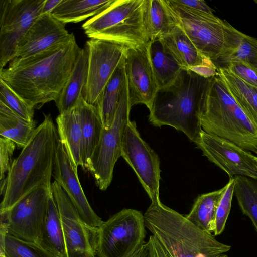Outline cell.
Returning <instances> with one entry per match:
<instances>
[{
    "mask_svg": "<svg viewBox=\"0 0 257 257\" xmlns=\"http://www.w3.org/2000/svg\"><path fill=\"white\" fill-rule=\"evenodd\" d=\"M81 50L74 36L33 56L11 61L7 68L0 71V79L29 105L39 109L59 98Z\"/></svg>",
    "mask_w": 257,
    "mask_h": 257,
    "instance_id": "6da1fadb",
    "label": "cell"
},
{
    "mask_svg": "<svg viewBox=\"0 0 257 257\" xmlns=\"http://www.w3.org/2000/svg\"><path fill=\"white\" fill-rule=\"evenodd\" d=\"M44 116L30 141L13 160L7 177L1 181V193L4 195L0 213L9 210L36 187L52 184L59 139L51 115Z\"/></svg>",
    "mask_w": 257,
    "mask_h": 257,
    "instance_id": "7a4b0ae2",
    "label": "cell"
},
{
    "mask_svg": "<svg viewBox=\"0 0 257 257\" xmlns=\"http://www.w3.org/2000/svg\"><path fill=\"white\" fill-rule=\"evenodd\" d=\"M209 78L183 68L173 82L158 89L149 122L155 126H172L195 143L202 130V104Z\"/></svg>",
    "mask_w": 257,
    "mask_h": 257,
    "instance_id": "3957f363",
    "label": "cell"
},
{
    "mask_svg": "<svg viewBox=\"0 0 257 257\" xmlns=\"http://www.w3.org/2000/svg\"><path fill=\"white\" fill-rule=\"evenodd\" d=\"M144 217L146 227L170 257H217L231 249L160 201L151 202Z\"/></svg>",
    "mask_w": 257,
    "mask_h": 257,
    "instance_id": "277c9868",
    "label": "cell"
},
{
    "mask_svg": "<svg viewBox=\"0 0 257 257\" xmlns=\"http://www.w3.org/2000/svg\"><path fill=\"white\" fill-rule=\"evenodd\" d=\"M201 128L248 151L257 152V126L229 92L218 74L208 79L203 96Z\"/></svg>",
    "mask_w": 257,
    "mask_h": 257,
    "instance_id": "5b68a950",
    "label": "cell"
},
{
    "mask_svg": "<svg viewBox=\"0 0 257 257\" xmlns=\"http://www.w3.org/2000/svg\"><path fill=\"white\" fill-rule=\"evenodd\" d=\"M168 2L197 50L216 67L236 50L245 35L214 15L187 10Z\"/></svg>",
    "mask_w": 257,
    "mask_h": 257,
    "instance_id": "8992f818",
    "label": "cell"
},
{
    "mask_svg": "<svg viewBox=\"0 0 257 257\" xmlns=\"http://www.w3.org/2000/svg\"><path fill=\"white\" fill-rule=\"evenodd\" d=\"M144 0H116L109 8L93 16L82 27L89 38L113 41L127 47L149 42L144 30Z\"/></svg>",
    "mask_w": 257,
    "mask_h": 257,
    "instance_id": "52a82bcc",
    "label": "cell"
},
{
    "mask_svg": "<svg viewBox=\"0 0 257 257\" xmlns=\"http://www.w3.org/2000/svg\"><path fill=\"white\" fill-rule=\"evenodd\" d=\"M131 108L126 81L113 122L109 128H103L98 144L88 164L87 171L101 190H106L111 182L115 164L121 156L123 134L130 121Z\"/></svg>",
    "mask_w": 257,
    "mask_h": 257,
    "instance_id": "ba28073f",
    "label": "cell"
},
{
    "mask_svg": "<svg viewBox=\"0 0 257 257\" xmlns=\"http://www.w3.org/2000/svg\"><path fill=\"white\" fill-rule=\"evenodd\" d=\"M144 215L133 209H123L98 227L96 257H124L146 242Z\"/></svg>",
    "mask_w": 257,
    "mask_h": 257,
    "instance_id": "9c48e42d",
    "label": "cell"
},
{
    "mask_svg": "<svg viewBox=\"0 0 257 257\" xmlns=\"http://www.w3.org/2000/svg\"><path fill=\"white\" fill-rule=\"evenodd\" d=\"M52 184L36 187L9 210L0 213V229L21 239L39 243Z\"/></svg>",
    "mask_w": 257,
    "mask_h": 257,
    "instance_id": "30bf717a",
    "label": "cell"
},
{
    "mask_svg": "<svg viewBox=\"0 0 257 257\" xmlns=\"http://www.w3.org/2000/svg\"><path fill=\"white\" fill-rule=\"evenodd\" d=\"M45 0H0V71L14 57L21 39L42 14Z\"/></svg>",
    "mask_w": 257,
    "mask_h": 257,
    "instance_id": "8fae6325",
    "label": "cell"
},
{
    "mask_svg": "<svg viewBox=\"0 0 257 257\" xmlns=\"http://www.w3.org/2000/svg\"><path fill=\"white\" fill-rule=\"evenodd\" d=\"M53 195L59 211L67 257H96L98 227L87 225L62 188L52 183Z\"/></svg>",
    "mask_w": 257,
    "mask_h": 257,
    "instance_id": "7c38bea8",
    "label": "cell"
},
{
    "mask_svg": "<svg viewBox=\"0 0 257 257\" xmlns=\"http://www.w3.org/2000/svg\"><path fill=\"white\" fill-rule=\"evenodd\" d=\"M121 156L135 172L151 202L160 201V159L142 138L136 122L129 121L123 134Z\"/></svg>",
    "mask_w": 257,
    "mask_h": 257,
    "instance_id": "4fadbf2b",
    "label": "cell"
},
{
    "mask_svg": "<svg viewBox=\"0 0 257 257\" xmlns=\"http://www.w3.org/2000/svg\"><path fill=\"white\" fill-rule=\"evenodd\" d=\"M86 44L89 53L88 70L82 94L86 102L94 105L123 58L127 46L95 38H91Z\"/></svg>",
    "mask_w": 257,
    "mask_h": 257,
    "instance_id": "5bb4252c",
    "label": "cell"
},
{
    "mask_svg": "<svg viewBox=\"0 0 257 257\" xmlns=\"http://www.w3.org/2000/svg\"><path fill=\"white\" fill-rule=\"evenodd\" d=\"M203 155L229 178L242 176L257 179V157L227 140L202 130L195 143Z\"/></svg>",
    "mask_w": 257,
    "mask_h": 257,
    "instance_id": "9a60e30c",
    "label": "cell"
},
{
    "mask_svg": "<svg viewBox=\"0 0 257 257\" xmlns=\"http://www.w3.org/2000/svg\"><path fill=\"white\" fill-rule=\"evenodd\" d=\"M148 45V43L127 47L124 67L131 107L143 104L150 110L158 86L150 60Z\"/></svg>",
    "mask_w": 257,
    "mask_h": 257,
    "instance_id": "2e32d148",
    "label": "cell"
},
{
    "mask_svg": "<svg viewBox=\"0 0 257 257\" xmlns=\"http://www.w3.org/2000/svg\"><path fill=\"white\" fill-rule=\"evenodd\" d=\"M65 24L50 13L42 14L20 41L11 61L27 58L71 40L74 35L66 29Z\"/></svg>",
    "mask_w": 257,
    "mask_h": 257,
    "instance_id": "e0dca14e",
    "label": "cell"
},
{
    "mask_svg": "<svg viewBox=\"0 0 257 257\" xmlns=\"http://www.w3.org/2000/svg\"><path fill=\"white\" fill-rule=\"evenodd\" d=\"M53 176L66 192L82 219L90 226L99 227L103 221L90 206L80 183L77 169L59 140Z\"/></svg>",
    "mask_w": 257,
    "mask_h": 257,
    "instance_id": "ac0fdd59",
    "label": "cell"
},
{
    "mask_svg": "<svg viewBox=\"0 0 257 257\" xmlns=\"http://www.w3.org/2000/svg\"><path fill=\"white\" fill-rule=\"evenodd\" d=\"M81 128L82 168L87 171L89 161L99 142L103 126L96 107L88 103L82 95L75 106Z\"/></svg>",
    "mask_w": 257,
    "mask_h": 257,
    "instance_id": "d6986e66",
    "label": "cell"
},
{
    "mask_svg": "<svg viewBox=\"0 0 257 257\" xmlns=\"http://www.w3.org/2000/svg\"><path fill=\"white\" fill-rule=\"evenodd\" d=\"M143 19L149 41L162 37L179 25L168 0H144Z\"/></svg>",
    "mask_w": 257,
    "mask_h": 257,
    "instance_id": "ffe728a7",
    "label": "cell"
},
{
    "mask_svg": "<svg viewBox=\"0 0 257 257\" xmlns=\"http://www.w3.org/2000/svg\"><path fill=\"white\" fill-rule=\"evenodd\" d=\"M179 64L185 68L209 65L215 66L197 50L179 25L160 38Z\"/></svg>",
    "mask_w": 257,
    "mask_h": 257,
    "instance_id": "44dd1931",
    "label": "cell"
},
{
    "mask_svg": "<svg viewBox=\"0 0 257 257\" xmlns=\"http://www.w3.org/2000/svg\"><path fill=\"white\" fill-rule=\"evenodd\" d=\"M126 81L124 56L94 105L104 129L113 122Z\"/></svg>",
    "mask_w": 257,
    "mask_h": 257,
    "instance_id": "7402d4cb",
    "label": "cell"
},
{
    "mask_svg": "<svg viewBox=\"0 0 257 257\" xmlns=\"http://www.w3.org/2000/svg\"><path fill=\"white\" fill-rule=\"evenodd\" d=\"M148 49L158 89L169 85L184 67L174 57L160 38L150 40Z\"/></svg>",
    "mask_w": 257,
    "mask_h": 257,
    "instance_id": "603a6c76",
    "label": "cell"
},
{
    "mask_svg": "<svg viewBox=\"0 0 257 257\" xmlns=\"http://www.w3.org/2000/svg\"><path fill=\"white\" fill-rule=\"evenodd\" d=\"M59 140L63 144L74 167H82L81 128L75 107L62 113L56 119Z\"/></svg>",
    "mask_w": 257,
    "mask_h": 257,
    "instance_id": "cb8c5ba5",
    "label": "cell"
},
{
    "mask_svg": "<svg viewBox=\"0 0 257 257\" xmlns=\"http://www.w3.org/2000/svg\"><path fill=\"white\" fill-rule=\"evenodd\" d=\"M88 49L85 44L67 84L55 101L60 114L74 107L82 95L88 76Z\"/></svg>",
    "mask_w": 257,
    "mask_h": 257,
    "instance_id": "d4e9b609",
    "label": "cell"
},
{
    "mask_svg": "<svg viewBox=\"0 0 257 257\" xmlns=\"http://www.w3.org/2000/svg\"><path fill=\"white\" fill-rule=\"evenodd\" d=\"M116 0H61L50 14L66 24L77 23L99 14Z\"/></svg>",
    "mask_w": 257,
    "mask_h": 257,
    "instance_id": "484cf974",
    "label": "cell"
},
{
    "mask_svg": "<svg viewBox=\"0 0 257 257\" xmlns=\"http://www.w3.org/2000/svg\"><path fill=\"white\" fill-rule=\"evenodd\" d=\"M217 68L232 97L257 126V87L243 81L227 68Z\"/></svg>",
    "mask_w": 257,
    "mask_h": 257,
    "instance_id": "4316f807",
    "label": "cell"
},
{
    "mask_svg": "<svg viewBox=\"0 0 257 257\" xmlns=\"http://www.w3.org/2000/svg\"><path fill=\"white\" fill-rule=\"evenodd\" d=\"M227 187L204 193L195 200L189 213L185 217L194 225L209 233H213L217 209Z\"/></svg>",
    "mask_w": 257,
    "mask_h": 257,
    "instance_id": "83f0119b",
    "label": "cell"
},
{
    "mask_svg": "<svg viewBox=\"0 0 257 257\" xmlns=\"http://www.w3.org/2000/svg\"><path fill=\"white\" fill-rule=\"evenodd\" d=\"M36 122L23 118L0 101V135L23 148L31 140L36 128Z\"/></svg>",
    "mask_w": 257,
    "mask_h": 257,
    "instance_id": "f1b7e54d",
    "label": "cell"
},
{
    "mask_svg": "<svg viewBox=\"0 0 257 257\" xmlns=\"http://www.w3.org/2000/svg\"><path fill=\"white\" fill-rule=\"evenodd\" d=\"M39 244L59 257H67L58 207L50 195Z\"/></svg>",
    "mask_w": 257,
    "mask_h": 257,
    "instance_id": "f546056e",
    "label": "cell"
},
{
    "mask_svg": "<svg viewBox=\"0 0 257 257\" xmlns=\"http://www.w3.org/2000/svg\"><path fill=\"white\" fill-rule=\"evenodd\" d=\"M0 253L5 257H59L40 244L26 241L0 229Z\"/></svg>",
    "mask_w": 257,
    "mask_h": 257,
    "instance_id": "4dcf8cb0",
    "label": "cell"
},
{
    "mask_svg": "<svg viewBox=\"0 0 257 257\" xmlns=\"http://www.w3.org/2000/svg\"><path fill=\"white\" fill-rule=\"evenodd\" d=\"M234 194L242 213L251 220L257 233V183L252 179L235 176Z\"/></svg>",
    "mask_w": 257,
    "mask_h": 257,
    "instance_id": "1f68e13d",
    "label": "cell"
},
{
    "mask_svg": "<svg viewBox=\"0 0 257 257\" xmlns=\"http://www.w3.org/2000/svg\"><path fill=\"white\" fill-rule=\"evenodd\" d=\"M0 101L20 116L29 121H34V108L0 79Z\"/></svg>",
    "mask_w": 257,
    "mask_h": 257,
    "instance_id": "d6a6232c",
    "label": "cell"
},
{
    "mask_svg": "<svg viewBox=\"0 0 257 257\" xmlns=\"http://www.w3.org/2000/svg\"><path fill=\"white\" fill-rule=\"evenodd\" d=\"M233 61L242 62L257 69V39L245 34L236 50L217 67H223Z\"/></svg>",
    "mask_w": 257,
    "mask_h": 257,
    "instance_id": "836d02e7",
    "label": "cell"
},
{
    "mask_svg": "<svg viewBox=\"0 0 257 257\" xmlns=\"http://www.w3.org/2000/svg\"><path fill=\"white\" fill-rule=\"evenodd\" d=\"M227 188L223 193L218 206L215 220V229L213 234L220 235L224 231L228 217L234 191L235 180L229 178Z\"/></svg>",
    "mask_w": 257,
    "mask_h": 257,
    "instance_id": "e575fe53",
    "label": "cell"
},
{
    "mask_svg": "<svg viewBox=\"0 0 257 257\" xmlns=\"http://www.w3.org/2000/svg\"><path fill=\"white\" fill-rule=\"evenodd\" d=\"M16 145L11 140L0 137V172L1 181L4 180L5 174L8 172L12 166V158Z\"/></svg>",
    "mask_w": 257,
    "mask_h": 257,
    "instance_id": "d590c367",
    "label": "cell"
},
{
    "mask_svg": "<svg viewBox=\"0 0 257 257\" xmlns=\"http://www.w3.org/2000/svg\"><path fill=\"white\" fill-rule=\"evenodd\" d=\"M245 82L257 87V69L239 61H233L224 67Z\"/></svg>",
    "mask_w": 257,
    "mask_h": 257,
    "instance_id": "8d00e7d4",
    "label": "cell"
},
{
    "mask_svg": "<svg viewBox=\"0 0 257 257\" xmlns=\"http://www.w3.org/2000/svg\"><path fill=\"white\" fill-rule=\"evenodd\" d=\"M169 2L181 8L213 15L212 10L202 0H169Z\"/></svg>",
    "mask_w": 257,
    "mask_h": 257,
    "instance_id": "74e56055",
    "label": "cell"
},
{
    "mask_svg": "<svg viewBox=\"0 0 257 257\" xmlns=\"http://www.w3.org/2000/svg\"><path fill=\"white\" fill-rule=\"evenodd\" d=\"M147 245L149 257H170L154 235L149 236Z\"/></svg>",
    "mask_w": 257,
    "mask_h": 257,
    "instance_id": "f35d334b",
    "label": "cell"
},
{
    "mask_svg": "<svg viewBox=\"0 0 257 257\" xmlns=\"http://www.w3.org/2000/svg\"><path fill=\"white\" fill-rule=\"evenodd\" d=\"M189 69L206 78L213 77L218 74V68L216 66L202 65Z\"/></svg>",
    "mask_w": 257,
    "mask_h": 257,
    "instance_id": "ab89813d",
    "label": "cell"
},
{
    "mask_svg": "<svg viewBox=\"0 0 257 257\" xmlns=\"http://www.w3.org/2000/svg\"><path fill=\"white\" fill-rule=\"evenodd\" d=\"M124 257H149L147 242L135 249Z\"/></svg>",
    "mask_w": 257,
    "mask_h": 257,
    "instance_id": "60d3db41",
    "label": "cell"
},
{
    "mask_svg": "<svg viewBox=\"0 0 257 257\" xmlns=\"http://www.w3.org/2000/svg\"><path fill=\"white\" fill-rule=\"evenodd\" d=\"M60 1L61 0H45L43 8L42 14L50 13Z\"/></svg>",
    "mask_w": 257,
    "mask_h": 257,
    "instance_id": "b9f144b4",
    "label": "cell"
},
{
    "mask_svg": "<svg viewBox=\"0 0 257 257\" xmlns=\"http://www.w3.org/2000/svg\"><path fill=\"white\" fill-rule=\"evenodd\" d=\"M217 257H228V255L225 253L220 254L219 255L217 256Z\"/></svg>",
    "mask_w": 257,
    "mask_h": 257,
    "instance_id": "7bdbcfd3",
    "label": "cell"
},
{
    "mask_svg": "<svg viewBox=\"0 0 257 257\" xmlns=\"http://www.w3.org/2000/svg\"><path fill=\"white\" fill-rule=\"evenodd\" d=\"M0 257H5V256L3 254L0 253Z\"/></svg>",
    "mask_w": 257,
    "mask_h": 257,
    "instance_id": "ee69618b",
    "label": "cell"
},
{
    "mask_svg": "<svg viewBox=\"0 0 257 257\" xmlns=\"http://www.w3.org/2000/svg\"><path fill=\"white\" fill-rule=\"evenodd\" d=\"M256 156L257 157V152L255 153Z\"/></svg>",
    "mask_w": 257,
    "mask_h": 257,
    "instance_id": "f6af8a7d",
    "label": "cell"
}]
</instances>
